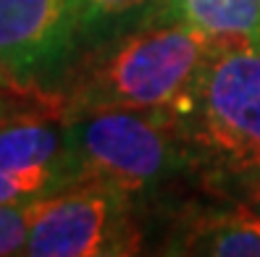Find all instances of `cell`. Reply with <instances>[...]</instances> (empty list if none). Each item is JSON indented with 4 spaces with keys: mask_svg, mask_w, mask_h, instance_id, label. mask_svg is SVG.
I'll return each mask as SVG.
<instances>
[{
    "mask_svg": "<svg viewBox=\"0 0 260 257\" xmlns=\"http://www.w3.org/2000/svg\"><path fill=\"white\" fill-rule=\"evenodd\" d=\"M216 53L208 37L181 21L103 42L74 60L58 89L66 118L108 108H176Z\"/></svg>",
    "mask_w": 260,
    "mask_h": 257,
    "instance_id": "cell-1",
    "label": "cell"
},
{
    "mask_svg": "<svg viewBox=\"0 0 260 257\" xmlns=\"http://www.w3.org/2000/svg\"><path fill=\"white\" fill-rule=\"evenodd\" d=\"M76 184H108L126 194L176 173L189 142L174 108H108L66 118Z\"/></svg>",
    "mask_w": 260,
    "mask_h": 257,
    "instance_id": "cell-2",
    "label": "cell"
},
{
    "mask_svg": "<svg viewBox=\"0 0 260 257\" xmlns=\"http://www.w3.org/2000/svg\"><path fill=\"white\" fill-rule=\"evenodd\" d=\"M192 153L229 173L260 171V50H221L176 105Z\"/></svg>",
    "mask_w": 260,
    "mask_h": 257,
    "instance_id": "cell-3",
    "label": "cell"
},
{
    "mask_svg": "<svg viewBox=\"0 0 260 257\" xmlns=\"http://www.w3.org/2000/svg\"><path fill=\"white\" fill-rule=\"evenodd\" d=\"M140 252L129 194L108 184H74L53 194L29 231V257H118Z\"/></svg>",
    "mask_w": 260,
    "mask_h": 257,
    "instance_id": "cell-4",
    "label": "cell"
},
{
    "mask_svg": "<svg viewBox=\"0 0 260 257\" xmlns=\"http://www.w3.org/2000/svg\"><path fill=\"white\" fill-rule=\"evenodd\" d=\"M84 34V0H0V66L19 84L58 92Z\"/></svg>",
    "mask_w": 260,
    "mask_h": 257,
    "instance_id": "cell-5",
    "label": "cell"
},
{
    "mask_svg": "<svg viewBox=\"0 0 260 257\" xmlns=\"http://www.w3.org/2000/svg\"><path fill=\"white\" fill-rule=\"evenodd\" d=\"M171 11L218 50H260V0H171Z\"/></svg>",
    "mask_w": 260,
    "mask_h": 257,
    "instance_id": "cell-6",
    "label": "cell"
},
{
    "mask_svg": "<svg viewBox=\"0 0 260 257\" xmlns=\"http://www.w3.org/2000/svg\"><path fill=\"white\" fill-rule=\"evenodd\" d=\"M174 252L213 257H260V215L250 205H232L194 218Z\"/></svg>",
    "mask_w": 260,
    "mask_h": 257,
    "instance_id": "cell-7",
    "label": "cell"
},
{
    "mask_svg": "<svg viewBox=\"0 0 260 257\" xmlns=\"http://www.w3.org/2000/svg\"><path fill=\"white\" fill-rule=\"evenodd\" d=\"M76 184L66 165H32V168H0V205H21L63 192Z\"/></svg>",
    "mask_w": 260,
    "mask_h": 257,
    "instance_id": "cell-8",
    "label": "cell"
},
{
    "mask_svg": "<svg viewBox=\"0 0 260 257\" xmlns=\"http://www.w3.org/2000/svg\"><path fill=\"white\" fill-rule=\"evenodd\" d=\"M48 197L21 202V205H0V257L3 254H24L29 231L42 213Z\"/></svg>",
    "mask_w": 260,
    "mask_h": 257,
    "instance_id": "cell-9",
    "label": "cell"
},
{
    "mask_svg": "<svg viewBox=\"0 0 260 257\" xmlns=\"http://www.w3.org/2000/svg\"><path fill=\"white\" fill-rule=\"evenodd\" d=\"M147 0H84V32L87 26H92L98 21H108L121 13H129L134 8H140Z\"/></svg>",
    "mask_w": 260,
    "mask_h": 257,
    "instance_id": "cell-10",
    "label": "cell"
},
{
    "mask_svg": "<svg viewBox=\"0 0 260 257\" xmlns=\"http://www.w3.org/2000/svg\"><path fill=\"white\" fill-rule=\"evenodd\" d=\"M58 92H3L0 95V124L6 118H11L16 111H21L24 105L29 102H37V100H48L55 97Z\"/></svg>",
    "mask_w": 260,
    "mask_h": 257,
    "instance_id": "cell-11",
    "label": "cell"
},
{
    "mask_svg": "<svg viewBox=\"0 0 260 257\" xmlns=\"http://www.w3.org/2000/svg\"><path fill=\"white\" fill-rule=\"evenodd\" d=\"M239 178H242L244 205H250L255 213L260 215V171H255V173H239Z\"/></svg>",
    "mask_w": 260,
    "mask_h": 257,
    "instance_id": "cell-12",
    "label": "cell"
},
{
    "mask_svg": "<svg viewBox=\"0 0 260 257\" xmlns=\"http://www.w3.org/2000/svg\"><path fill=\"white\" fill-rule=\"evenodd\" d=\"M3 92H42V89H29L24 84H19L13 77H8V71L0 66V95Z\"/></svg>",
    "mask_w": 260,
    "mask_h": 257,
    "instance_id": "cell-13",
    "label": "cell"
}]
</instances>
